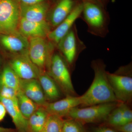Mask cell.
<instances>
[{"label":"cell","instance_id":"29","mask_svg":"<svg viewBox=\"0 0 132 132\" xmlns=\"http://www.w3.org/2000/svg\"><path fill=\"white\" fill-rule=\"evenodd\" d=\"M20 2L25 5H32L43 2L45 0H19Z\"/></svg>","mask_w":132,"mask_h":132},{"label":"cell","instance_id":"16","mask_svg":"<svg viewBox=\"0 0 132 132\" xmlns=\"http://www.w3.org/2000/svg\"><path fill=\"white\" fill-rule=\"evenodd\" d=\"M1 41L6 49L15 55L28 51L29 41L27 38L19 32L3 35L1 38Z\"/></svg>","mask_w":132,"mask_h":132},{"label":"cell","instance_id":"27","mask_svg":"<svg viewBox=\"0 0 132 132\" xmlns=\"http://www.w3.org/2000/svg\"><path fill=\"white\" fill-rule=\"evenodd\" d=\"M113 128L119 132H132V122L119 125Z\"/></svg>","mask_w":132,"mask_h":132},{"label":"cell","instance_id":"20","mask_svg":"<svg viewBox=\"0 0 132 132\" xmlns=\"http://www.w3.org/2000/svg\"><path fill=\"white\" fill-rule=\"evenodd\" d=\"M17 103L22 114L27 120L39 106L27 97L20 90L17 94Z\"/></svg>","mask_w":132,"mask_h":132},{"label":"cell","instance_id":"12","mask_svg":"<svg viewBox=\"0 0 132 132\" xmlns=\"http://www.w3.org/2000/svg\"><path fill=\"white\" fill-rule=\"evenodd\" d=\"M51 29L47 21L35 22L21 18L18 31L21 34L27 38H45L51 31Z\"/></svg>","mask_w":132,"mask_h":132},{"label":"cell","instance_id":"30","mask_svg":"<svg viewBox=\"0 0 132 132\" xmlns=\"http://www.w3.org/2000/svg\"><path fill=\"white\" fill-rule=\"evenodd\" d=\"M6 113V110L5 106L0 101V122L4 119Z\"/></svg>","mask_w":132,"mask_h":132},{"label":"cell","instance_id":"18","mask_svg":"<svg viewBox=\"0 0 132 132\" xmlns=\"http://www.w3.org/2000/svg\"><path fill=\"white\" fill-rule=\"evenodd\" d=\"M38 80L48 102H53L61 99V90L53 79L46 72H41Z\"/></svg>","mask_w":132,"mask_h":132},{"label":"cell","instance_id":"31","mask_svg":"<svg viewBox=\"0 0 132 132\" xmlns=\"http://www.w3.org/2000/svg\"><path fill=\"white\" fill-rule=\"evenodd\" d=\"M0 132H16V131L12 128H6L0 126Z\"/></svg>","mask_w":132,"mask_h":132},{"label":"cell","instance_id":"10","mask_svg":"<svg viewBox=\"0 0 132 132\" xmlns=\"http://www.w3.org/2000/svg\"><path fill=\"white\" fill-rule=\"evenodd\" d=\"M82 8V2H80L64 20L49 32L47 36L48 40L56 47L59 42L70 31L76 20L80 18Z\"/></svg>","mask_w":132,"mask_h":132},{"label":"cell","instance_id":"8","mask_svg":"<svg viewBox=\"0 0 132 132\" xmlns=\"http://www.w3.org/2000/svg\"><path fill=\"white\" fill-rule=\"evenodd\" d=\"M56 47L69 67H72L79 55L86 48L84 43L79 37L76 24L59 42Z\"/></svg>","mask_w":132,"mask_h":132},{"label":"cell","instance_id":"7","mask_svg":"<svg viewBox=\"0 0 132 132\" xmlns=\"http://www.w3.org/2000/svg\"><path fill=\"white\" fill-rule=\"evenodd\" d=\"M20 19L19 0H0V34L8 35L19 32Z\"/></svg>","mask_w":132,"mask_h":132},{"label":"cell","instance_id":"22","mask_svg":"<svg viewBox=\"0 0 132 132\" xmlns=\"http://www.w3.org/2000/svg\"><path fill=\"white\" fill-rule=\"evenodd\" d=\"M63 120L62 118L48 114L47 120L40 132H61Z\"/></svg>","mask_w":132,"mask_h":132},{"label":"cell","instance_id":"13","mask_svg":"<svg viewBox=\"0 0 132 132\" xmlns=\"http://www.w3.org/2000/svg\"><path fill=\"white\" fill-rule=\"evenodd\" d=\"M20 90L39 106H44L48 102L38 79H20Z\"/></svg>","mask_w":132,"mask_h":132},{"label":"cell","instance_id":"3","mask_svg":"<svg viewBox=\"0 0 132 132\" xmlns=\"http://www.w3.org/2000/svg\"><path fill=\"white\" fill-rule=\"evenodd\" d=\"M121 103L108 102L85 107L75 108L66 117L78 121L82 125L106 121L110 113Z\"/></svg>","mask_w":132,"mask_h":132},{"label":"cell","instance_id":"26","mask_svg":"<svg viewBox=\"0 0 132 132\" xmlns=\"http://www.w3.org/2000/svg\"><path fill=\"white\" fill-rule=\"evenodd\" d=\"M132 121V111L128 104L123 103L122 119L121 125Z\"/></svg>","mask_w":132,"mask_h":132},{"label":"cell","instance_id":"4","mask_svg":"<svg viewBox=\"0 0 132 132\" xmlns=\"http://www.w3.org/2000/svg\"><path fill=\"white\" fill-rule=\"evenodd\" d=\"M46 72L53 79L66 96H76L69 67L60 53H53Z\"/></svg>","mask_w":132,"mask_h":132},{"label":"cell","instance_id":"24","mask_svg":"<svg viewBox=\"0 0 132 132\" xmlns=\"http://www.w3.org/2000/svg\"><path fill=\"white\" fill-rule=\"evenodd\" d=\"M83 125L73 119L64 120L61 132H86Z\"/></svg>","mask_w":132,"mask_h":132},{"label":"cell","instance_id":"28","mask_svg":"<svg viewBox=\"0 0 132 132\" xmlns=\"http://www.w3.org/2000/svg\"><path fill=\"white\" fill-rule=\"evenodd\" d=\"M91 132H119L114 129L107 126H99L94 128L92 129Z\"/></svg>","mask_w":132,"mask_h":132},{"label":"cell","instance_id":"6","mask_svg":"<svg viewBox=\"0 0 132 132\" xmlns=\"http://www.w3.org/2000/svg\"><path fill=\"white\" fill-rule=\"evenodd\" d=\"M55 46L45 38H30L29 41L28 56L32 62L41 72L49 67Z\"/></svg>","mask_w":132,"mask_h":132},{"label":"cell","instance_id":"17","mask_svg":"<svg viewBox=\"0 0 132 132\" xmlns=\"http://www.w3.org/2000/svg\"><path fill=\"white\" fill-rule=\"evenodd\" d=\"M0 101L5 106L7 112L12 118L18 132H27L28 120L24 118L19 109L17 100L0 98Z\"/></svg>","mask_w":132,"mask_h":132},{"label":"cell","instance_id":"23","mask_svg":"<svg viewBox=\"0 0 132 132\" xmlns=\"http://www.w3.org/2000/svg\"><path fill=\"white\" fill-rule=\"evenodd\" d=\"M123 103L121 102L109 115L106 121L108 125L112 128L121 125L122 121Z\"/></svg>","mask_w":132,"mask_h":132},{"label":"cell","instance_id":"14","mask_svg":"<svg viewBox=\"0 0 132 132\" xmlns=\"http://www.w3.org/2000/svg\"><path fill=\"white\" fill-rule=\"evenodd\" d=\"M48 9L49 5L45 1L32 5H25L20 3L21 18L29 21H46Z\"/></svg>","mask_w":132,"mask_h":132},{"label":"cell","instance_id":"33","mask_svg":"<svg viewBox=\"0 0 132 132\" xmlns=\"http://www.w3.org/2000/svg\"><path fill=\"white\" fill-rule=\"evenodd\" d=\"M1 86H0V89H1Z\"/></svg>","mask_w":132,"mask_h":132},{"label":"cell","instance_id":"32","mask_svg":"<svg viewBox=\"0 0 132 132\" xmlns=\"http://www.w3.org/2000/svg\"><path fill=\"white\" fill-rule=\"evenodd\" d=\"M86 1H92L94 2H99L100 0H82V2Z\"/></svg>","mask_w":132,"mask_h":132},{"label":"cell","instance_id":"19","mask_svg":"<svg viewBox=\"0 0 132 132\" xmlns=\"http://www.w3.org/2000/svg\"><path fill=\"white\" fill-rule=\"evenodd\" d=\"M48 114L44 106H39L27 120V132H40Z\"/></svg>","mask_w":132,"mask_h":132},{"label":"cell","instance_id":"25","mask_svg":"<svg viewBox=\"0 0 132 132\" xmlns=\"http://www.w3.org/2000/svg\"><path fill=\"white\" fill-rule=\"evenodd\" d=\"M19 90L7 87L1 86L0 89V98L12 100H17V95Z\"/></svg>","mask_w":132,"mask_h":132},{"label":"cell","instance_id":"15","mask_svg":"<svg viewBox=\"0 0 132 132\" xmlns=\"http://www.w3.org/2000/svg\"><path fill=\"white\" fill-rule=\"evenodd\" d=\"M80 2H77L76 0H60L50 16L48 23L51 28H54L60 24Z\"/></svg>","mask_w":132,"mask_h":132},{"label":"cell","instance_id":"21","mask_svg":"<svg viewBox=\"0 0 132 132\" xmlns=\"http://www.w3.org/2000/svg\"><path fill=\"white\" fill-rule=\"evenodd\" d=\"M20 79L9 65L5 67L0 73V86L20 90Z\"/></svg>","mask_w":132,"mask_h":132},{"label":"cell","instance_id":"2","mask_svg":"<svg viewBox=\"0 0 132 132\" xmlns=\"http://www.w3.org/2000/svg\"><path fill=\"white\" fill-rule=\"evenodd\" d=\"M82 2L83 8L80 18L87 25L88 32L95 36L105 38L109 32V16L98 2Z\"/></svg>","mask_w":132,"mask_h":132},{"label":"cell","instance_id":"1","mask_svg":"<svg viewBox=\"0 0 132 132\" xmlns=\"http://www.w3.org/2000/svg\"><path fill=\"white\" fill-rule=\"evenodd\" d=\"M91 66L94 71V79L89 89L80 96L81 107L119 102L109 81L104 62L100 59L94 60Z\"/></svg>","mask_w":132,"mask_h":132},{"label":"cell","instance_id":"5","mask_svg":"<svg viewBox=\"0 0 132 132\" xmlns=\"http://www.w3.org/2000/svg\"><path fill=\"white\" fill-rule=\"evenodd\" d=\"M131 65L121 67L114 73L107 71L111 87L118 101L127 104L132 98V78Z\"/></svg>","mask_w":132,"mask_h":132},{"label":"cell","instance_id":"9","mask_svg":"<svg viewBox=\"0 0 132 132\" xmlns=\"http://www.w3.org/2000/svg\"><path fill=\"white\" fill-rule=\"evenodd\" d=\"M9 66L21 79H38L41 72L30 60L28 51L15 55L10 62Z\"/></svg>","mask_w":132,"mask_h":132},{"label":"cell","instance_id":"11","mask_svg":"<svg viewBox=\"0 0 132 132\" xmlns=\"http://www.w3.org/2000/svg\"><path fill=\"white\" fill-rule=\"evenodd\" d=\"M81 104L80 97L67 96L56 101L48 102L44 107L49 114L63 118L66 117L71 109Z\"/></svg>","mask_w":132,"mask_h":132}]
</instances>
